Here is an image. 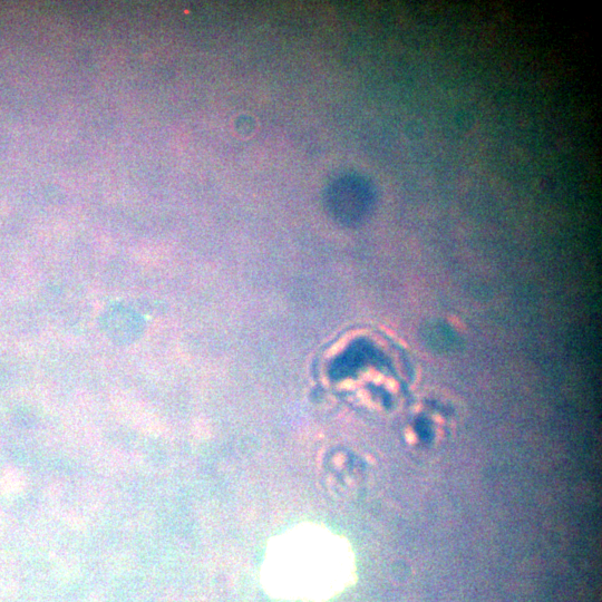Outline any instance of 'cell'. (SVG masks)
<instances>
[{
  "instance_id": "6da1fadb",
  "label": "cell",
  "mask_w": 602,
  "mask_h": 602,
  "mask_svg": "<svg viewBox=\"0 0 602 602\" xmlns=\"http://www.w3.org/2000/svg\"><path fill=\"white\" fill-rule=\"evenodd\" d=\"M348 542L317 524H300L275 538L262 567V584L279 599L325 602L356 579Z\"/></svg>"
}]
</instances>
